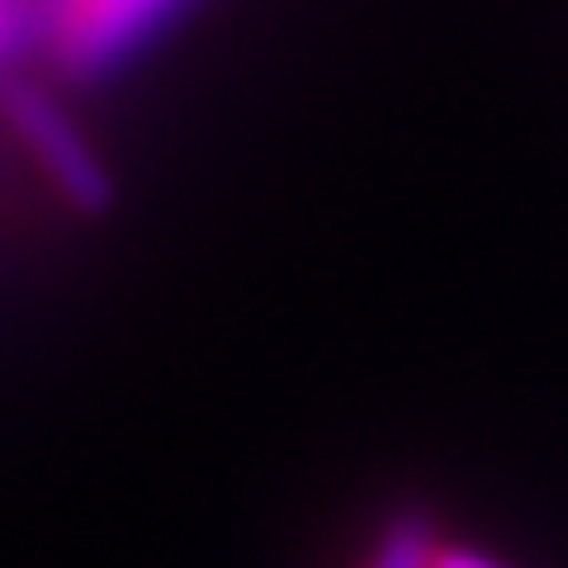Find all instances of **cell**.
<instances>
[{"label":"cell","mask_w":568,"mask_h":568,"mask_svg":"<svg viewBox=\"0 0 568 568\" xmlns=\"http://www.w3.org/2000/svg\"><path fill=\"white\" fill-rule=\"evenodd\" d=\"M185 0H52V48L67 71L95 77L162 29Z\"/></svg>","instance_id":"7a4b0ae2"},{"label":"cell","mask_w":568,"mask_h":568,"mask_svg":"<svg viewBox=\"0 0 568 568\" xmlns=\"http://www.w3.org/2000/svg\"><path fill=\"white\" fill-rule=\"evenodd\" d=\"M6 119L20 133V142L43 166L52 190L62 194L71 209L81 213H104L114 200L110 171L95 156V148L81 138V129L67 119V110L39 85H10L6 91Z\"/></svg>","instance_id":"6da1fadb"},{"label":"cell","mask_w":568,"mask_h":568,"mask_svg":"<svg viewBox=\"0 0 568 568\" xmlns=\"http://www.w3.org/2000/svg\"><path fill=\"white\" fill-rule=\"evenodd\" d=\"M432 568H507V564L478 555V549H469V545H436L432 549Z\"/></svg>","instance_id":"3957f363"},{"label":"cell","mask_w":568,"mask_h":568,"mask_svg":"<svg viewBox=\"0 0 568 568\" xmlns=\"http://www.w3.org/2000/svg\"><path fill=\"white\" fill-rule=\"evenodd\" d=\"M6 20H10V0H0V39H6Z\"/></svg>","instance_id":"277c9868"}]
</instances>
